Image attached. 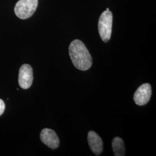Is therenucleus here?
Listing matches in <instances>:
<instances>
[{
    "mask_svg": "<svg viewBox=\"0 0 156 156\" xmlns=\"http://www.w3.org/2000/svg\"><path fill=\"white\" fill-rule=\"evenodd\" d=\"M69 54L73 64L80 71H87L91 68L93 59L89 51L83 43L75 39L69 46Z\"/></svg>",
    "mask_w": 156,
    "mask_h": 156,
    "instance_id": "f257e3e1",
    "label": "nucleus"
},
{
    "mask_svg": "<svg viewBox=\"0 0 156 156\" xmlns=\"http://www.w3.org/2000/svg\"><path fill=\"white\" fill-rule=\"evenodd\" d=\"M113 15L108 8L101 14L98 21V31L101 39L107 42L111 37Z\"/></svg>",
    "mask_w": 156,
    "mask_h": 156,
    "instance_id": "f03ea898",
    "label": "nucleus"
},
{
    "mask_svg": "<svg viewBox=\"0 0 156 156\" xmlns=\"http://www.w3.org/2000/svg\"><path fill=\"white\" fill-rule=\"evenodd\" d=\"M38 4V0H19L15 7V13L19 18L27 19L33 15Z\"/></svg>",
    "mask_w": 156,
    "mask_h": 156,
    "instance_id": "7ed1b4c3",
    "label": "nucleus"
},
{
    "mask_svg": "<svg viewBox=\"0 0 156 156\" xmlns=\"http://www.w3.org/2000/svg\"><path fill=\"white\" fill-rule=\"evenodd\" d=\"M19 84L23 89H28L33 82V68L28 64H23L19 70Z\"/></svg>",
    "mask_w": 156,
    "mask_h": 156,
    "instance_id": "20e7f679",
    "label": "nucleus"
},
{
    "mask_svg": "<svg viewBox=\"0 0 156 156\" xmlns=\"http://www.w3.org/2000/svg\"><path fill=\"white\" fill-rule=\"evenodd\" d=\"M151 87L149 83H144L140 86L134 95L135 103L140 106L147 104L151 99Z\"/></svg>",
    "mask_w": 156,
    "mask_h": 156,
    "instance_id": "39448f33",
    "label": "nucleus"
},
{
    "mask_svg": "<svg viewBox=\"0 0 156 156\" xmlns=\"http://www.w3.org/2000/svg\"><path fill=\"white\" fill-rule=\"evenodd\" d=\"M41 141L52 149H56L60 145L58 136L55 131L49 128H44L40 134Z\"/></svg>",
    "mask_w": 156,
    "mask_h": 156,
    "instance_id": "423d86ee",
    "label": "nucleus"
},
{
    "mask_svg": "<svg viewBox=\"0 0 156 156\" xmlns=\"http://www.w3.org/2000/svg\"><path fill=\"white\" fill-rule=\"evenodd\" d=\"M88 143L92 152L99 156L103 151V142L100 136L93 131H90L87 136Z\"/></svg>",
    "mask_w": 156,
    "mask_h": 156,
    "instance_id": "0eeeda50",
    "label": "nucleus"
},
{
    "mask_svg": "<svg viewBox=\"0 0 156 156\" xmlns=\"http://www.w3.org/2000/svg\"><path fill=\"white\" fill-rule=\"evenodd\" d=\"M112 149L115 156H124L126 154V149L123 140L120 137H115L112 141Z\"/></svg>",
    "mask_w": 156,
    "mask_h": 156,
    "instance_id": "6e6552de",
    "label": "nucleus"
},
{
    "mask_svg": "<svg viewBox=\"0 0 156 156\" xmlns=\"http://www.w3.org/2000/svg\"><path fill=\"white\" fill-rule=\"evenodd\" d=\"M5 109V105L4 101L0 99V116L2 115Z\"/></svg>",
    "mask_w": 156,
    "mask_h": 156,
    "instance_id": "1a4fd4ad",
    "label": "nucleus"
}]
</instances>
